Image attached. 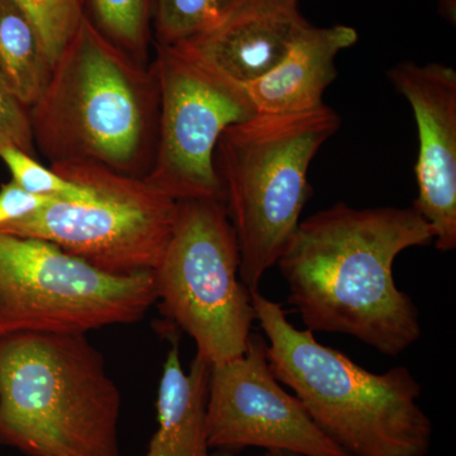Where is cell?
Listing matches in <instances>:
<instances>
[{"mask_svg": "<svg viewBox=\"0 0 456 456\" xmlns=\"http://www.w3.org/2000/svg\"><path fill=\"white\" fill-rule=\"evenodd\" d=\"M358 38L353 27L310 23L273 70L245 86L256 114L302 113L323 106V94L338 77L336 56Z\"/></svg>", "mask_w": 456, "mask_h": 456, "instance_id": "4fadbf2b", "label": "cell"}, {"mask_svg": "<svg viewBox=\"0 0 456 456\" xmlns=\"http://www.w3.org/2000/svg\"><path fill=\"white\" fill-rule=\"evenodd\" d=\"M154 0H86V16L108 41L149 66Z\"/></svg>", "mask_w": 456, "mask_h": 456, "instance_id": "2e32d148", "label": "cell"}, {"mask_svg": "<svg viewBox=\"0 0 456 456\" xmlns=\"http://www.w3.org/2000/svg\"><path fill=\"white\" fill-rule=\"evenodd\" d=\"M434 239L413 207L358 209L338 202L299 222L277 266L305 330L353 336L395 358L421 338L422 327L393 265L403 251Z\"/></svg>", "mask_w": 456, "mask_h": 456, "instance_id": "6da1fadb", "label": "cell"}, {"mask_svg": "<svg viewBox=\"0 0 456 456\" xmlns=\"http://www.w3.org/2000/svg\"><path fill=\"white\" fill-rule=\"evenodd\" d=\"M88 185V202L53 200L0 232L45 240L114 275L154 272L169 242L179 202L145 178L92 163L50 165Z\"/></svg>", "mask_w": 456, "mask_h": 456, "instance_id": "ba28073f", "label": "cell"}, {"mask_svg": "<svg viewBox=\"0 0 456 456\" xmlns=\"http://www.w3.org/2000/svg\"><path fill=\"white\" fill-rule=\"evenodd\" d=\"M213 456H242L237 454V452H213ZM253 456H305L302 454H297V452H284V450H263L259 454Z\"/></svg>", "mask_w": 456, "mask_h": 456, "instance_id": "603a6c76", "label": "cell"}, {"mask_svg": "<svg viewBox=\"0 0 456 456\" xmlns=\"http://www.w3.org/2000/svg\"><path fill=\"white\" fill-rule=\"evenodd\" d=\"M0 159L8 167L12 180L28 193L66 202H88L95 197L88 185L71 182L51 167H44L35 156L14 146L0 150Z\"/></svg>", "mask_w": 456, "mask_h": 456, "instance_id": "ac0fdd59", "label": "cell"}, {"mask_svg": "<svg viewBox=\"0 0 456 456\" xmlns=\"http://www.w3.org/2000/svg\"><path fill=\"white\" fill-rule=\"evenodd\" d=\"M121 393L86 335L0 338V444L28 456H119Z\"/></svg>", "mask_w": 456, "mask_h": 456, "instance_id": "277c9868", "label": "cell"}, {"mask_svg": "<svg viewBox=\"0 0 456 456\" xmlns=\"http://www.w3.org/2000/svg\"><path fill=\"white\" fill-rule=\"evenodd\" d=\"M251 299L275 378L292 389L323 434L347 456H426L432 422L422 386L406 367L378 374L297 329L259 289Z\"/></svg>", "mask_w": 456, "mask_h": 456, "instance_id": "3957f363", "label": "cell"}, {"mask_svg": "<svg viewBox=\"0 0 456 456\" xmlns=\"http://www.w3.org/2000/svg\"><path fill=\"white\" fill-rule=\"evenodd\" d=\"M53 69L31 18L16 0H0V70L28 110L49 84Z\"/></svg>", "mask_w": 456, "mask_h": 456, "instance_id": "9a60e30c", "label": "cell"}, {"mask_svg": "<svg viewBox=\"0 0 456 456\" xmlns=\"http://www.w3.org/2000/svg\"><path fill=\"white\" fill-rule=\"evenodd\" d=\"M211 368L196 355L185 371L179 342L176 338L173 341L159 384L158 430L145 456H213L206 428Z\"/></svg>", "mask_w": 456, "mask_h": 456, "instance_id": "5bb4252c", "label": "cell"}, {"mask_svg": "<svg viewBox=\"0 0 456 456\" xmlns=\"http://www.w3.org/2000/svg\"><path fill=\"white\" fill-rule=\"evenodd\" d=\"M29 116L36 150L50 165L92 163L139 178L151 167L159 122L154 73L108 41L88 16Z\"/></svg>", "mask_w": 456, "mask_h": 456, "instance_id": "7a4b0ae2", "label": "cell"}, {"mask_svg": "<svg viewBox=\"0 0 456 456\" xmlns=\"http://www.w3.org/2000/svg\"><path fill=\"white\" fill-rule=\"evenodd\" d=\"M152 275L161 312L193 338L198 356L220 365L245 353L256 316L240 278L239 245L221 200L179 202L175 226Z\"/></svg>", "mask_w": 456, "mask_h": 456, "instance_id": "8992f818", "label": "cell"}, {"mask_svg": "<svg viewBox=\"0 0 456 456\" xmlns=\"http://www.w3.org/2000/svg\"><path fill=\"white\" fill-rule=\"evenodd\" d=\"M436 2L441 16L445 18L448 22L455 25L456 0H436Z\"/></svg>", "mask_w": 456, "mask_h": 456, "instance_id": "7402d4cb", "label": "cell"}, {"mask_svg": "<svg viewBox=\"0 0 456 456\" xmlns=\"http://www.w3.org/2000/svg\"><path fill=\"white\" fill-rule=\"evenodd\" d=\"M7 146L36 156L29 110L20 101L0 70V150Z\"/></svg>", "mask_w": 456, "mask_h": 456, "instance_id": "ffe728a7", "label": "cell"}, {"mask_svg": "<svg viewBox=\"0 0 456 456\" xmlns=\"http://www.w3.org/2000/svg\"><path fill=\"white\" fill-rule=\"evenodd\" d=\"M388 79L415 114L419 196L413 204L434 230L435 248H456V71L439 62L402 61Z\"/></svg>", "mask_w": 456, "mask_h": 456, "instance_id": "8fae6325", "label": "cell"}, {"mask_svg": "<svg viewBox=\"0 0 456 456\" xmlns=\"http://www.w3.org/2000/svg\"><path fill=\"white\" fill-rule=\"evenodd\" d=\"M40 33L53 65L86 17V0H16Z\"/></svg>", "mask_w": 456, "mask_h": 456, "instance_id": "d6986e66", "label": "cell"}, {"mask_svg": "<svg viewBox=\"0 0 456 456\" xmlns=\"http://www.w3.org/2000/svg\"><path fill=\"white\" fill-rule=\"evenodd\" d=\"M308 25L299 0H240L218 25L180 45L248 86L273 70Z\"/></svg>", "mask_w": 456, "mask_h": 456, "instance_id": "7c38bea8", "label": "cell"}, {"mask_svg": "<svg viewBox=\"0 0 456 456\" xmlns=\"http://www.w3.org/2000/svg\"><path fill=\"white\" fill-rule=\"evenodd\" d=\"M154 46L150 68L158 84V139L143 178L178 202H222L216 147L228 127L256 116L253 101L245 86L183 45Z\"/></svg>", "mask_w": 456, "mask_h": 456, "instance_id": "9c48e42d", "label": "cell"}, {"mask_svg": "<svg viewBox=\"0 0 456 456\" xmlns=\"http://www.w3.org/2000/svg\"><path fill=\"white\" fill-rule=\"evenodd\" d=\"M341 126L331 107L263 116L231 126L215 151L222 203L240 251V278L248 292L277 265L312 196V160Z\"/></svg>", "mask_w": 456, "mask_h": 456, "instance_id": "5b68a950", "label": "cell"}, {"mask_svg": "<svg viewBox=\"0 0 456 456\" xmlns=\"http://www.w3.org/2000/svg\"><path fill=\"white\" fill-rule=\"evenodd\" d=\"M240 0H154V45L175 46L218 25Z\"/></svg>", "mask_w": 456, "mask_h": 456, "instance_id": "e0dca14e", "label": "cell"}, {"mask_svg": "<svg viewBox=\"0 0 456 456\" xmlns=\"http://www.w3.org/2000/svg\"><path fill=\"white\" fill-rule=\"evenodd\" d=\"M155 302L152 273L110 274L53 242L0 232V338L86 335L137 322Z\"/></svg>", "mask_w": 456, "mask_h": 456, "instance_id": "52a82bcc", "label": "cell"}, {"mask_svg": "<svg viewBox=\"0 0 456 456\" xmlns=\"http://www.w3.org/2000/svg\"><path fill=\"white\" fill-rule=\"evenodd\" d=\"M266 349L265 336L251 334L241 356L212 365L206 406L209 448L347 456L317 428L302 402L285 391Z\"/></svg>", "mask_w": 456, "mask_h": 456, "instance_id": "30bf717a", "label": "cell"}, {"mask_svg": "<svg viewBox=\"0 0 456 456\" xmlns=\"http://www.w3.org/2000/svg\"><path fill=\"white\" fill-rule=\"evenodd\" d=\"M53 200H56L28 193L11 180L0 188V227L32 215Z\"/></svg>", "mask_w": 456, "mask_h": 456, "instance_id": "44dd1931", "label": "cell"}]
</instances>
